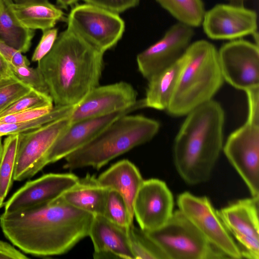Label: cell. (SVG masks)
<instances>
[{
  "label": "cell",
  "instance_id": "8992f818",
  "mask_svg": "<svg viewBox=\"0 0 259 259\" xmlns=\"http://www.w3.org/2000/svg\"><path fill=\"white\" fill-rule=\"evenodd\" d=\"M145 232L163 253L166 259L227 257L211 245L179 210L173 212L161 227Z\"/></svg>",
  "mask_w": 259,
  "mask_h": 259
},
{
  "label": "cell",
  "instance_id": "1f68e13d",
  "mask_svg": "<svg viewBox=\"0 0 259 259\" xmlns=\"http://www.w3.org/2000/svg\"><path fill=\"white\" fill-rule=\"evenodd\" d=\"M10 68L14 75L23 83L32 89L50 96L44 76L37 67L34 68L29 66L18 67L10 66Z\"/></svg>",
  "mask_w": 259,
  "mask_h": 259
},
{
  "label": "cell",
  "instance_id": "f35d334b",
  "mask_svg": "<svg viewBox=\"0 0 259 259\" xmlns=\"http://www.w3.org/2000/svg\"><path fill=\"white\" fill-rule=\"evenodd\" d=\"M14 75L10 66L0 52V77Z\"/></svg>",
  "mask_w": 259,
  "mask_h": 259
},
{
  "label": "cell",
  "instance_id": "2e32d148",
  "mask_svg": "<svg viewBox=\"0 0 259 259\" xmlns=\"http://www.w3.org/2000/svg\"><path fill=\"white\" fill-rule=\"evenodd\" d=\"M145 107L144 99L131 107L104 116L71 123L53 144L48 154L47 164L55 162L85 145L118 117Z\"/></svg>",
  "mask_w": 259,
  "mask_h": 259
},
{
  "label": "cell",
  "instance_id": "d590c367",
  "mask_svg": "<svg viewBox=\"0 0 259 259\" xmlns=\"http://www.w3.org/2000/svg\"><path fill=\"white\" fill-rule=\"evenodd\" d=\"M0 52L10 66L18 67L29 66L30 62L20 51L7 45L0 40Z\"/></svg>",
  "mask_w": 259,
  "mask_h": 259
},
{
  "label": "cell",
  "instance_id": "5b68a950",
  "mask_svg": "<svg viewBox=\"0 0 259 259\" xmlns=\"http://www.w3.org/2000/svg\"><path fill=\"white\" fill-rule=\"evenodd\" d=\"M126 114L113 121L92 141L64 158L63 168L99 169L110 160L151 140L160 124L146 116Z\"/></svg>",
  "mask_w": 259,
  "mask_h": 259
},
{
  "label": "cell",
  "instance_id": "7c38bea8",
  "mask_svg": "<svg viewBox=\"0 0 259 259\" xmlns=\"http://www.w3.org/2000/svg\"><path fill=\"white\" fill-rule=\"evenodd\" d=\"M193 28L178 22L161 38L139 53L137 63L142 76L149 80L178 61L191 43L194 35Z\"/></svg>",
  "mask_w": 259,
  "mask_h": 259
},
{
  "label": "cell",
  "instance_id": "ab89813d",
  "mask_svg": "<svg viewBox=\"0 0 259 259\" xmlns=\"http://www.w3.org/2000/svg\"><path fill=\"white\" fill-rule=\"evenodd\" d=\"M79 0H57L58 5L62 8L67 9L77 3Z\"/></svg>",
  "mask_w": 259,
  "mask_h": 259
},
{
  "label": "cell",
  "instance_id": "603a6c76",
  "mask_svg": "<svg viewBox=\"0 0 259 259\" xmlns=\"http://www.w3.org/2000/svg\"><path fill=\"white\" fill-rule=\"evenodd\" d=\"M184 63L183 55L176 62L158 72L148 81L144 99L145 107L166 110Z\"/></svg>",
  "mask_w": 259,
  "mask_h": 259
},
{
  "label": "cell",
  "instance_id": "7bdbcfd3",
  "mask_svg": "<svg viewBox=\"0 0 259 259\" xmlns=\"http://www.w3.org/2000/svg\"><path fill=\"white\" fill-rule=\"evenodd\" d=\"M3 152V144L2 143V137H0V160Z\"/></svg>",
  "mask_w": 259,
  "mask_h": 259
},
{
  "label": "cell",
  "instance_id": "e0dca14e",
  "mask_svg": "<svg viewBox=\"0 0 259 259\" xmlns=\"http://www.w3.org/2000/svg\"><path fill=\"white\" fill-rule=\"evenodd\" d=\"M137 97L135 90L126 82L98 85L76 105L69 116L71 123L125 109L136 103Z\"/></svg>",
  "mask_w": 259,
  "mask_h": 259
},
{
  "label": "cell",
  "instance_id": "5bb4252c",
  "mask_svg": "<svg viewBox=\"0 0 259 259\" xmlns=\"http://www.w3.org/2000/svg\"><path fill=\"white\" fill-rule=\"evenodd\" d=\"M258 197L239 200L217 210L230 234L243 248L242 257L259 258Z\"/></svg>",
  "mask_w": 259,
  "mask_h": 259
},
{
  "label": "cell",
  "instance_id": "30bf717a",
  "mask_svg": "<svg viewBox=\"0 0 259 259\" xmlns=\"http://www.w3.org/2000/svg\"><path fill=\"white\" fill-rule=\"evenodd\" d=\"M223 149L251 197L259 198V125L246 121L230 135Z\"/></svg>",
  "mask_w": 259,
  "mask_h": 259
},
{
  "label": "cell",
  "instance_id": "277c9868",
  "mask_svg": "<svg viewBox=\"0 0 259 259\" xmlns=\"http://www.w3.org/2000/svg\"><path fill=\"white\" fill-rule=\"evenodd\" d=\"M183 56L184 65L166 110L176 117L186 115L212 100L225 81L218 50L209 41L201 39L191 43Z\"/></svg>",
  "mask_w": 259,
  "mask_h": 259
},
{
  "label": "cell",
  "instance_id": "ba28073f",
  "mask_svg": "<svg viewBox=\"0 0 259 259\" xmlns=\"http://www.w3.org/2000/svg\"><path fill=\"white\" fill-rule=\"evenodd\" d=\"M179 210L205 238L227 257L241 258V250L235 243L209 199L186 192L179 195Z\"/></svg>",
  "mask_w": 259,
  "mask_h": 259
},
{
  "label": "cell",
  "instance_id": "d6986e66",
  "mask_svg": "<svg viewBox=\"0 0 259 259\" xmlns=\"http://www.w3.org/2000/svg\"><path fill=\"white\" fill-rule=\"evenodd\" d=\"M127 230L112 223L103 215H94L89 234L94 246V258L135 259Z\"/></svg>",
  "mask_w": 259,
  "mask_h": 259
},
{
  "label": "cell",
  "instance_id": "e575fe53",
  "mask_svg": "<svg viewBox=\"0 0 259 259\" xmlns=\"http://www.w3.org/2000/svg\"><path fill=\"white\" fill-rule=\"evenodd\" d=\"M53 106L32 109L7 115L0 118V123H15L26 122L49 113Z\"/></svg>",
  "mask_w": 259,
  "mask_h": 259
},
{
  "label": "cell",
  "instance_id": "7402d4cb",
  "mask_svg": "<svg viewBox=\"0 0 259 259\" xmlns=\"http://www.w3.org/2000/svg\"><path fill=\"white\" fill-rule=\"evenodd\" d=\"M16 19L25 27L42 31L54 28L64 18V13L49 1L16 4L11 0H4Z\"/></svg>",
  "mask_w": 259,
  "mask_h": 259
},
{
  "label": "cell",
  "instance_id": "4316f807",
  "mask_svg": "<svg viewBox=\"0 0 259 259\" xmlns=\"http://www.w3.org/2000/svg\"><path fill=\"white\" fill-rule=\"evenodd\" d=\"M75 106L76 105H55L49 113L26 122L15 123H0V137L33 130L52 121L69 117Z\"/></svg>",
  "mask_w": 259,
  "mask_h": 259
},
{
  "label": "cell",
  "instance_id": "d6a6232c",
  "mask_svg": "<svg viewBox=\"0 0 259 259\" xmlns=\"http://www.w3.org/2000/svg\"><path fill=\"white\" fill-rule=\"evenodd\" d=\"M41 39L31 57L33 62H38L51 50L58 37V30L52 28L42 31Z\"/></svg>",
  "mask_w": 259,
  "mask_h": 259
},
{
  "label": "cell",
  "instance_id": "83f0119b",
  "mask_svg": "<svg viewBox=\"0 0 259 259\" xmlns=\"http://www.w3.org/2000/svg\"><path fill=\"white\" fill-rule=\"evenodd\" d=\"M131 248L135 259H165L156 243L140 227L132 225L127 230Z\"/></svg>",
  "mask_w": 259,
  "mask_h": 259
},
{
  "label": "cell",
  "instance_id": "ac0fdd59",
  "mask_svg": "<svg viewBox=\"0 0 259 259\" xmlns=\"http://www.w3.org/2000/svg\"><path fill=\"white\" fill-rule=\"evenodd\" d=\"M78 180L72 173H49L27 182L6 202L5 212L16 211L55 199Z\"/></svg>",
  "mask_w": 259,
  "mask_h": 259
},
{
  "label": "cell",
  "instance_id": "44dd1931",
  "mask_svg": "<svg viewBox=\"0 0 259 259\" xmlns=\"http://www.w3.org/2000/svg\"><path fill=\"white\" fill-rule=\"evenodd\" d=\"M109 189L103 186L95 175L88 174L62 196L72 206L94 215H103Z\"/></svg>",
  "mask_w": 259,
  "mask_h": 259
},
{
  "label": "cell",
  "instance_id": "d4e9b609",
  "mask_svg": "<svg viewBox=\"0 0 259 259\" xmlns=\"http://www.w3.org/2000/svg\"><path fill=\"white\" fill-rule=\"evenodd\" d=\"M178 22L193 28L201 25L206 12L202 0H155Z\"/></svg>",
  "mask_w": 259,
  "mask_h": 259
},
{
  "label": "cell",
  "instance_id": "8fae6325",
  "mask_svg": "<svg viewBox=\"0 0 259 259\" xmlns=\"http://www.w3.org/2000/svg\"><path fill=\"white\" fill-rule=\"evenodd\" d=\"M218 58L224 80L244 92L259 86L258 46L237 39L224 44Z\"/></svg>",
  "mask_w": 259,
  "mask_h": 259
},
{
  "label": "cell",
  "instance_id": "8d00e7d4",
  "mask_svg": "<svg viewBox=\"0 0 259 259\" xmlns=\"http://www.w3.org/2000/svg\"><path fill=\"white\" fill-rule=\"evenodd\" d=\"M248 113L246 121L259 125V86L247 90Z\"/></svg>",
  "mask_w": 259,
  "mask_h": 259
},
{
  "label": "cell",
  "instance_id": "52a82bcc",
  "mask_svg": "<svg viewBox=\"0 0 259 259\" xmlns=\"http://www.w3.org/2000/svg\"><path fill=\"white\" fill-rule=\"evenodd\" d=\"M67 22V29L103 53L117 44L125 30L118 14L86 3L74 7Z\"/></svg>",
  "mask_w": 259,
  "mask_h": 259
},
{
  "label": "cell",
  "instance_id": "484cf974",
  "mask_svg": "<svg viewBox=\"0 0 259 259\" xmlns=\"http://www.w3.org/2000/svg\"><path fill=\"white\" fill-rule=\"evenodd\" d=\"M19 134L8 135L3 145L0 160V198L3 200L9 192L14 181Z\"/></svg>",
  "mask_w": 259,
  "mask_h": 259
},
{
  "label": "cell",
  "instance_id": "f546056e",
  "mask_svg": "<svg viewBox=\"0 0 259 259\" xmlns=\"http://www.w3.org/2000/svg\"><path fill=\"white\" fill-rule=\"evenodd\" d=\"M53 101L49 95L31 89L0 113V118L24 110L44 107H52Z\"/></svg>",
  "mask_w": 259,
  "mask_h": 259
},
{
  "label": "cell",
  "instance_id": "3957f363",
  "mask_svg": "<svg viewBox=\"0 0 259 259\" xmlns=\"http://www.w3.org/2000/svg\"><path fill=\"white\" fill-rule=\"evenodd\" d=\"M225 113L211 100L195 108L186 117L173 146L176 168L190 185L207 181L223 148Z\"/></svg>",
  "mask_w": 259,
  "mask_h": 259
},
{
  "label": "cell",
  "instance_id": "4dcf8cb0",
  "mask_svg": "<svg viewBox=\"0 0 259 259\" xmlns=\"http://www.w3.org/2000/svg\"><path fill=\"white\" fill-rule=\"evenodd\" d=\"M31 89L15 75L0 77V113Z\"/></svg>",
  "mask_w": 259,
  "mask_h": 259
},
{
  "label": "cell",
  "instance_id": "9c48e42d",
  "mask_svg": "<svg viewBox=\"0 0 259 259\" xmlns=\"http://www.w3.org/2000/svg\"><path fill=\"white\" fill-rule=\"evenodd\" d=\"M70 124L69 116L19 134L14 180L30 178L48 165L49 150Z\"/></svg>",
  "mask_w": 259,
  "mask_h": 259
},
{
  "label": "cell",
  "instance_id": "ee69618b",
  "mask_svg": "<svg viewBox=\"0 0 259 259\" xmlns=\"http://www.w3.org/2000/svg\"><path fill=\"white\" fill-rule=\"evenodd\" d=\"M3 201H4V200L0 198V208L1 207L2 205L3 204Z\"/></svg>",
  "mask_w": 259,
  "mask_h": 259
},
{
  "label": "cell",
  "instance_id": "60d3db41",
  "mask_svg": "<svg viewBox=\"0 0 259 259\" xmlns=\"http://www.w3.org/2000/svg\"><path fill=\"white\" fill-rule=\"evenodd\" d=\"M13 3L16 4H24L34 3H42L48 2V0H11Z\"/></svg>",
  "mask_w": 259,
  "mask_h": 259
},
{
  "label": "cell",
  "instance_id": "4fadbf2b",
  "mask_svg": "<svg viewBox=\"0 0 259 259\" xmlns=\"http://www.w3.org/2000/svg\"><path fill=\"white\" fill-rule=\"evenodd\" d=\"M201 25L209 38L240 39L257 31V14L244 6L217 4L205 12Z\"/></svg>",
  "mask_w": 259,
  "mask_h": 259
},
{
  "label": "cell",
  "instance_id": "cb8c5ba5",
  "mask_svg": "<svg viewBox=\"0 0 259 259\" xmlns=\"http://www.w3.org/2000/svg\"><path fill=\"white\" fill-rule=\"evenodd\" d=\"M35 30L20 24L4 0H0V40L22 53L29 51Z\"/></svg>",
  "mask_w": 259,
  "mask_h": 259
},
{
  "label": "cell",
  "instance_id": "f1b7e54d",
  "mask_svg": "<svg viewBox=\"0 0 259 259\" xmlns=\"http://www.w3.org/2000/svg\"><path fill=\"white\" fill-rule=\"evenodd\" d=\"M103 216L124 229H128L133 224L124 200L118 192L113 189L109 190Z\"/></svg>",
  "mask_w": 259,
  "mask_h": 259
},
{
  "label": "cell",
  "instance_id": "836d02e7",
  "mask_svg": "<svg viewBox=\"0 0 259 259\" xmlns=\"http://www.w3.org/2000/svg\"><path fill=\"white\" fill-rule=\"evenodd\" d=\"M92 5L116 14H119L136 7L140 0H82Z\"/></svg>",
  "mask_w": 259,
  "mask_h": 259
},
{
  "label": "cell",
  "instance_id": "b9f144b4",
  "mask_svg": "<svg viewBox=\"0 0 259 259\" xmlns=\"http://www.w3.org/2000/svg\"><path fill=\"white\" fill-rule=\"evenodd\" d=\"M229 4L238 5V6H244V3L246 0H226Z\"/></svg>",
  "mask_w": 259,
  "mask_h": 259
},
{
  "label": "cell",
  "instance_id": "ffe728a7",
  "mask_svg": "<svg viewBox=\"0 0 259 259\" xmlns=\"http://www.w3.org/2000/svg\"><path fill=\"white\" fill-rule=\"evenodd\" d=\"M103 186L118 192L124 200L130 218L134 219V203L144 180L137 166L127 159L113 164L98 178Z\"/></svg>",
  "mask_w": 259,
  "mask_h": 259
},
{
  "label": "cell",
  "instance_id": "9a60e30c",
  "mask_svg": "<svg viewBox=\"0 0 259 259\" xmlns=\"http://www.w3.org/2000/svg\"><path fill=\"white\" fill-rule=\"evenodd\" d=\"M174 198L166 184L156 179L144 180L136 196L134 215L145 231L157 229L173 213Z\"/></svg>",
  "mask_w": 259,
  "mask_h": 259
},
{
  "label": "cell",
  "instance_id": "74e56055",
  "mask_svg": "<svg viewBox=\"0 0 259 259\" xmlns=\"http://www.w3.org/2000/svg\"><path fill=\"white\" fill-rule=\"evenodd\" d=\"M0 258L26 259L28 257L11 244L0 240Z\"/></svg>",
  "mask_w": 259,
  "mask_h": 259
},
{
  "label": "cell",
  "instance_id": "7a4b0ae2",
  "mask_svg": "<svg viewBox=\"0 0 259 259\" xmlns=\"http://www.w3.org/2000/svg\"><path fill=\"white\" fill-rule=\"evenodd\" d=\"M103 55L67 28L60 33L37 65L55 105H77L98 86Z\"/></svg>",
  "mask_w": 259,
  "mask_h": 259
},
{
  "label": "cell",
  "instance_id": "6da1fadb",
  "mask_svg": "<svg viewBox=\"0 0 259 259\" xmlns=\"http://www.w3.org/2000/svg\"><path fill=\"white\" fill-rule=\"evenodd\" d=\"M94 215L77 209L62 195L51 201L0 217L4 235L26 253L63 254L89 236Z\"/></svg>",
  "mask_w": 259,
  "mask_h": 259
}]
</instances>
